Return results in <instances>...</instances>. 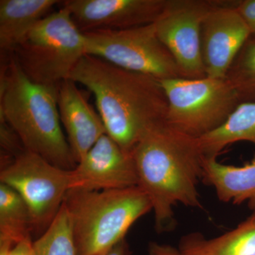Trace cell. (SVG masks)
I'll return each mask as SVG.
<instances>
[{
    "instance_id": "obj_1",
    "label": "cell",
    "mask_w": 255,
    "mask_h": 255,
    "mask_svg": "<svg viewBox=\"0 0 255 255\" xmlns=\"http://www.w3.org/2000/svg\"><path fill=\"white\" fill-rule=\"evenodd\" d=\"M69 80L93 94L107 135L128 153L146 132L166 123L167 97L152 77L85 55Z\"/></svg>"
},
{
    "instance_id": "obj_2",
    "label": "cell",
    "mask_w": 255,
    "mask_h": 255,
    "mask_svg": "<svg viewBox=\"0 0 255 255\" xmlns=\"http://www.w3.org/2000/svg\"><path fill=\"white\" fill-rule=\"evenodd\" d=\"M139 187L152 203L157 233L173 229L177 204L201 208L198 184L204 155L197 138L159 124L146 132L132 152Z\"/></svg>"
},
{
    "instance_id": "obj_3",
    "label": "cell",
    "mask_w": 255,
    "mask_h": 255,
    "mask_svg": "<svg viewBox=\"0 0 255 255\" xmlns=\"http://www.w3.org/2000/svg\"><path fill=\"white\" fill-rule=\"evenodd\" d=\"M0 119L17 134L26 150L60 168L76 167L60 124L58 85L31 81L13 55L1 70Z\"/></svg>"
},
{
    "instance_id": "obj_4",
    "label": "cell",
    "mask_w": 255,
    "mask_h": 255,
    "mask_svg": "<svg viewBox=\"0 0 255 255\" xmlns=\"http://www.w3.org/2000/svg\"><path fill=\"white\" fill-rule=\"evenodd\" d=\"M64 204L78 255H103L124 240L137 220L152 211L139 186L112 190L70 189Z\"/></svg>"
},
{
    "instance_id": "obj_5",
    "label": "cell",
    "mask_w": 255,
    "mask_h": 255,
    "mask_svg": "<svg viewBox=\"0 0 255 255\" xmlns=\"http://www.w3.org/2000/svg\"><path fill=\"white\" fill-rule=\"evenodd\" d=\"M85 55V35L69 10L62 6L32 28L13 57L31 81L58 85L68 80Z\"/></svg>"
},
{
    "instance_id": "obj_6",
    "label": "cell",
    "mask_w": 255,
    "mask_h": 255,
    "mask_svg": "<svg viewBox=\"0 0 255 255\" xmlns=\"http://www.w3.org/2000/svg\"><path fill=\"white\" fill-rule=\"evenodd\" d=\"M159 82L168 102L166 124L196 138L221 127L241 104L227 78H179Z\"/></svg>"
},
{
    "instance_id": "obj_7",
    "label": "cell",
    "mask_w": 255,
    "mask_h": 255,
    "mask_svg": "<svg viewBox=\"0 0 255 255\" xmlns=\"http://www.w3.org/2000/svg\"><path fill=\"white\" fill-rule=\"evenodd\" d=\"M84 35L87 55L159 81L182 78L174 57L157 36L155 23Z\"/></svg>"
},
{
    "instance_id": "obj_8",
    "label": "cell",
    "mask_w": 255,
    "mask_h": 255,
    "mask_svg": "<svg viewBox=\"0 0 255 255\" xmlns=\"http://www.w3.org/2000/svg\"><path fill=\"white\" fill-rule=\"evenodd\" d=\"M70 170L60 168L37 154L23 151L3 164L0 182L27 204L36 229H46L59 212L70 190Z\"/></svg>"
},
{
    "instance_id": "obj_9",
    "label": "cell",
    "mask_w": 255,
    "mask_h": 255,
    "mask_svg": "<svg viewBox=\"0 0 255 255\" xmlns=\"http://www.w3.org/2000/svg\"><path fill=\"white\" fill-rule=\"evenodd\" d=\"M224 0H167L155 26L177 63L182 78H206L201 53V28L206 15Z\"/></svg>"
},
{
    "instance_id": "obj_10",
    "label": "cell",
    "mask_w": 255,
    "mask_h": 255,
    "mask_svg": "<svg viewBox=\"0 0 255 255\" xmlns=\"http://www.w3.org/2000/svg\"><path fill=\"white\" fill-rule=\"evenodd\" d=\"M238 1H224L206 15L201 28V53L206 76L226 79L251 32L239 14Z\"/></svg>"
},
{
    "instance_id": "obj_11",
    "label": "cell",
    "mask_w": 255,
    "mask_h": 255,
    "mask_svg": "<svg viewBox=\"0 0 255 255\" xmlns=\"http://www.w3.org/2000/svg\"><path fill=\"white\" fill-rule=\"evenodd\" d=\"M137 185L132 154L126 152L107 133L70 170V189L112 190Z\"/></svg>"
},
{
    "instance_id": "obj_12",
    "label": "cell",
    "mask_w": 255,
    "mask_h": 255,
    "mask_svg": "<svg viewBox=\"0 0 255 255\" xmlns=\"http://www.w3.org/2000/svg\"><path fill=\"white\" fill-rule=\"evenodd\" d=\"M62 5L83 33L117 31L154 23L167 0H67Z\"/></svg>"
},
{
    "instance_id": "obj_13",
    "label": "cell",
    "mask_w": 255,
    "mask_h": 255,
    "mask_svg": "<svg viewBox=\"0 0 255 255\" xmlns=\"http://www.w3.org/2000/svg\"><path fill=\"white\" fill-rule=\"evenodd\" d=\"M60 122L77 163L107 133L100 114L94 110L76 82L66 80L58 85Z\"/></svg>"
},
{
    "instance_id": "obj_14",
    "label": "cell",
    "mask_w": 255,
    "mask_h": 255,
    "mask_svg": "<svg viewBox=\"0 0 255 255\" xmlns=\"http://www.w3.org/2000/svg\"><path fill=\"white\" fill-rule=\"evenodd\" d=\"M203 181L214 188L219 200L241 204L247 202L255 211V155L243 166L228 165L217 157L204 156Z\"/></svg>"
},
{
    "instance_id": "obj_15",
    "label": "cell",
    "mask_w": 255,
    "mask_h": 255,
    "mask_svg": "<svg viewBox=\"0 0 255 255\" xmlns=\"http://www.w3.org/2000/svg\"><path fill=\"white\" fill-rule=\"evenodd\" d=\"M61 1L56 0H1L0 48L11 56L32 28Z\"/></svg>"
},
{
    "instance_id": "obj_16",
    "label": "cell",
    "mask_w": 255,
    "mask_h": 255,
    "mask_svg": "<svg viewBox=\"0 0 255 255\" xmlns=\"http://www.w3.org/2000/svg\"><path fill=\"white\" fill-rule=\"evenodd\" d=\"M179 250L184 255H255V211L218 237L206 239L197 233L184 236Z\"/></svg>"
},
{
    "instance_id": "obj_17",
    "label": "cell",
    "mask_w": 255,
    "mask_h": 255,
    "mask_svg": "<svg viewBox=\"0 0 255 255\" xmlns=\"http://www.w3.org/2000/svg\"><path fill=\"white\" fill-rule=\"evenodd\" d=\"M247 141L255 145V102H243L219 128L197 138L205 157H217L227 146Z\"/></svg>"
},
{
    "instance_id": "obj_18",
    "label": "cell",
    "mask_w": 255,
    "mask_h": 255,
    "mask_svg": "<svg viewBox=\"0 0 255 255\" xmlns=\"http://www.w3.org/2000/svg\"><path fill=\"white\" fill-rule=\"evenodd\" d=\"M33 229L27 204L16 191L0 183V243L14 245L31 238Z\"/></svg>"
},
{
    "instance_id": "obj_19",
    "label": "cell",
    "mask_w": 255,
    "mask_h": 255,
    "mask_svg": "<svg viewBox=\"0 0 255 255\" xmlns=\"http://www.w3.org/2000/svg\"><path fill=\"white\" fill-rule=\"evenodd\" d=\"M33 245L36 255H78L71 219L64 203L49 226Z\"/></svg>"
},
{
    "instance_id": "obj_20",
    "label": "cell",
    "mask_w": 255,
    "mask_h": 255,
    "mask_svg": "<svg viewBox=\"0 0 255 255\" xmlns=\"http://www.w3.org/2000/svg\"><path fill=\"white\" fill-rule=\"evenodd\" d=\"M228 81L237 92L241 103L255 102V41L250 38L228 71Z\"/></svg>"
},
{
    "instance_id": "obj_21",
    "label": "cell",
    "mask_w": 255,
    "mask_h": 255,
    "mask_svg": "<svg viewBox=\"0 0 255 255\" xmlns=\"http://www.w3.org/2000/svg\"><path fill=\"white\" fill-rule=\"evenodd\" d=\"M236 9L249 28L251 38L255 41V0L238 1Z\"/></svg>"
},
{
    "instance_id": "obj_22",
    "label": "cell",
    "mask_w": 255,
    "mask_h": 255,
    "mask_svg": "<svg viewBox=\"0 0 255 255\" xmlns=\"http://www.w3.org/2000/svg\"><path fill=\"white\" fill-rule=\"evenodd\" d=\"M31 238L14 245L0 243V255H36Z\"/></svg>"
},
{
    "instance_id": "obj_23",
    "label": "cell",
    "mask_w": 255,
    "mask_h": 255,
    "mask_svg": "<svg viewBox=\"0 0 255 255\" xmlns=\"http://www.w3.org/2000/svg\"><path fill=\"white\" fill-rule=\"evenodd\" d=\"M148 255H184L177 248L169 245L159 244L156 242H150L147 248Z\"/></svg>"
},
{
    "instance_id": "obj_24",
    "label": "cell",
    "mask_w": 255,
    "mask_h": 255,
    "mask_svg": "<svg viewBox=\"0 0 255 255\" xmlns=\"http://www.w3.org/2000/svg\"><path fill=\"white\" fill-rule=\"evenodd\" d=\"M103 255H132V252L128 243L125 239Z\"/></svg>"
}]
</instances>
